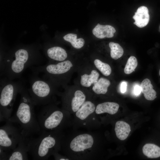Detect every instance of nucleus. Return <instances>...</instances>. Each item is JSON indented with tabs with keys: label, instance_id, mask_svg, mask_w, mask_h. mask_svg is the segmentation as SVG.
I'll use <instances>...</instances> for the list:
<instances>
[{
	"label": "nucleus",
	"instance_id": "nucleus-17",
	"mask_svg": "<svg viewBox=\"0 0 160 160\" xmlns=\"http://www.w3.org/2000/svg\"><path fill=\"white\" fill-rule=\"evenodd\" d=\"M143 152L145 156L150 158L160 157V147L154 144L147 143L143 147Z\"/></svg>",
	"mask_w": 160,
	"mask_h": 160
},
{
	"label": "nucleus",
	"instance_id": "nucleus-3",
	"mask_svg": "<svg viewBox=\"0 0 160 160\" xmlns=\"http://www.w3.org/2000/svg\"><path fill=\"white\" fill-rule=\"evenodd\" d=\"M54 132H41L37 138L30 137L29 152L34 160L47 159L55 153L59 139Z\"/></svg>",
	"mask_w": 160,
	"mask_h": 160
},
{
	"label": "nucleus",
	"instance_id": "nucleus-5",
	"mask_svg": "<svg viewBox=\"0 0 160 160\" xmlns=\"http://www.w3.org/2000/svg\"><path fill=\"white\" fill-rule=\"evenodd\" d=\"M52 83L34 74L31 78L27 89L35 105H45L51 103L53 91Z\"/></svg>",
	"mask_w": 160,
	"mask_h": 160
},
{
	"label": "nucleus",
	"instance_id": "nucleus-11",
	"mask_svg": "<svg viewBox=\"0 0 160 160\" xmlns=\"http://www.w3.org/2000/svg\"><path fill=\"white\" fill-rule=\"evenodd\" d=\"M116 30L109 25H103L98 23L92 30V33L97 38L103 39L113 37Z\"/></svg>",
	"mask_w": 160,
	"mask_h": 160
},
{
	"label": "nucleus",
	"instance_id": "nucleus-10",
	"mask_svg": "<svg viewBox=\"0 0 160 160\" xmlns=\"http://www.w3.org/2000/svg\"><path fill=\"white\" fill-rule=\"evenodd\" d=\"M135 22L134 24L139 28H143L148 24L150 19L148 8L142 6L138 8L133 17Z\"/></svg>",
	"mask_w": 160,
	"mask_h": 160
},
{
	"label": "nucleus",
	"instance_id": "nucleus-1",
	"mask_svg": "<svg viewBox=\"0 0 160 160\" xmlns=\"http://www.w3.org/2000/svg\"><path fill=\"white\" fill-rule=\"evenodd\" d=\"M19 94L20 100L17 110L8 121L19 124L24 137H30L40 133L41 129L34 111L35 105L27 89L23 86Z\"/></svg>",
	"mask_w": 160,
	"mask_h": 160
},
{
	"label": "nucleus",
	"instance_id": "nucleus-12",
	"mask_svg": "<svg viewBox=\"0 0 160 160\" xmlns=\"http://www.w3.org/2000/svg\"><path fill=\"white\" fill-rule=\"evenodd\" d=\"M46 54L49 59L60 62L65 60L68 56L66 51L58 46L48 48L46 50Z\"/></svg>",
	"mask_w": 160,
	"mask_h": 160
},
{
	"label": "nucleus",
	"instance_id": "nucleus-6",
	"mask_svg": "<svg viewBox=\"0 0 160 160\" xmlns=\"http://www.w3.org/2000/svg\"><path fill=\"white\" fill-rule=\"evenodd\" d=\"M64 118L63 112L54 107L51 103L43 106L37 117L41 132L58 128L63 122Z\"/></svg>",
	"mask_w": 160,
	"mask_h": 160
},
{
	"label": "nucleus",
	"instance_id": "nucleus-21",
	"mask_svg": "<svg viewBox=\"0 0 160 160\" xmlns=\"http://www.w3.org/2000/svg\"><path fill=\"white\" fill-rule=\"evenodd\" d=\"M77 34L71 33L65 35L63 38L65 40L70 42L74 48L80 49L84 45L85 41L82 38L77 39Z\"/></svg>",
	"mask_w": 160,
	"mask_h": 160
},
{
	"label": "nucleus",
	"instance_id": "nucleus-14",
	"mask_svg": "<svg viewBox=\"0 0 160 160\" xmlns=\"http://www.w3.org/2000/svg\"><path fill=\"white\" fill-rule=\"evenodd\" d=\"M115 131L117 137L121 140H123L128 136L131 131L130 127L126 122L119 121L116 123Z\"/></svg>",
	"mask_w": 160,
	"mask_h": 160
},
{
	"label": "nucleus",
	"instance_id": "nucleus-7",
	"mask_svg": "<svg viewBox=\"0 0 160 160\" xmlns=\"http://www.w3.org/2000/svg\"><path fill=\"white\" fill-rule=\"evenodd\" d=\"M7 121L0 128V148L7 152L12 151L24 136L21 130Z\"/></svg>",
	"mask_w": 160,
	"mask_h": 160
},
{
	"label": "nucleus",
	"instance_id": "nucleus-18",
	"mask_svg": "<svg viewBox=\"0 0 160 160\" xmlns=\"http://www.w3.org/2000/svg\"><path fill=\"white\" fill-rule=\"evenodd\" d=\"M99 76V73L96 71L93 70L89 75L85 74L81 76V84L84 87H89L92 84H95L97 81Z\"/></svg>",
	"mask_w": 160,
	"mask_h": 160
},
{
	"label": "nucleus",
	"instance_id": "nucleus-22",
	"mask_svg": "<svg viewBox=\"0 0 160 160\" xmlns=\"http://www.w3.org/2000/svg\"><path fill=\"white\" fill-rule=\"evenodd\" d=\"M109 46L111 49V56L112 59L117 60L122 56L124 53L123 49L119 44L110 42Z\"/></svg>",
	"mask_w": 160,
	"mask_h": 160
},
{
	"label": "nucleus",
	"instance_id": "nucleus-9",
	"mask_svg": "<svg viewBox=\"0 0 160 160\" xmlns=\"http://www.w3.org/2000/svg\"><path fill=\"white\" fill-rule=\"evenodd\" d=\"M30 137H23L16 148L9 153L7 160H28L27 152H29Z\"/></svg>",
	"mask_w": 160,
	"mask_h": 160
},
{
	"label": "nucleus",
	"instance_id": "nucleus-25",
	"mask_svg": "<svg viewBox=\"0 0 160 160\" xmlns=\"http://www.w3.org/2000/svg\"><path fill=\"white\" fill-rule=\"evenodd\" d=\"M9 153L0 148V160H7Z\"/></svg>",
	"mask_w": 160,
	"mask_h": 160
},
{
	"label": "nucleus",
	"instance_id": "nucleus-20",
	"mask_svg": "<svg viewBox=\"0 0 160 160\" xmlns=\"http://www.w3.org/2000/svg\"><path fill=\"white\" fill-rule=\"evenodd\" d=\"M86 96L81 90H77L74 93V96L71 102V108L74 112H76L85 102Z\"/></svg>",
	"mask_w": 160,
	"mask_h": 160
},
{
	"label": "nucleus",
	"instance_id": "nucleus-19",
	"mask_svg": "<svg viewBox=\"0 0 160 160\" xmlns=\"http://www.w3.org/2000/svg\"><path fill=\"white\" fill-rule=\"evenodd\" d=\"M111 84L108 79L101 78L94 84L92 87L93 91L97 94H105L108 91V88Z\"/></svg>",
	"mask_w": 160,
	"mask_h": 160
},
{
	"label": "nucleus",
	"instance_id": "nucleus-27",
	"mask_svg": "<svg viewBox=\"0 0 160 160\" xmlns=\"http://www.w3.org/2000/svg\"><path fill=\"white\" fill-rule=\"evenodd\" d=\"M127 84L125 82H122L120 86V90L121 92L122 93H124L126 90Z\"/></svg>",
	"mask_w": 160,
	"mask_h": 160
},
{
	"label": "nucleus",
	"instance_id": "nucleus-8",
	"mask_svg": "<svg viewBox=\"0 0 160 160\" xmlns=\"http://www.w3.org/2000/svg\"><path fill=\"white\" fill-rule=\"evenodd\" d=\"M94 140L90 135L84 134L77 136L71 141L70 147L73 151H84L92 148Z\"/></svg>",
	"mask_w": 160,
	"mask_h": 160
},
{
	"label": "nucleus",
	"instance_id": "nucleus-16",
	"mask_svg": "<svg viewBox=\"0 0 160 160\" xmlns=\"http://www.w3.org/2000/svg\"><path fill=\"white\" fill-rule=\"evenodd\" d=\"M95 110L94 104L90 101H87L84 103L76 112V115L78 118L83 120L94 112Z\"/></svg>",
	"mask_w": 160,
	"mask_h": 160
},
{
	"label": "nucleus",
	"instance_id": "nucleus-13",
	"mask_svg": "<svg viewBox=\"0 0 160 160\" xmlns=\"http://www.w3.org/2000/svg\"><path fill=\"white\" fill-rule=\"evenodd\" d=\"M119 105L118 103L112 102H105L98 104L95 111L97 114L108 113L111 115L116 113L118 111Z\"/></svg>",
	"mask_w": 160,
	"mask_h": 160
},
{
	"label": "nucleus",
	"instance_id": "nucleus-28",
	"mask_svg": "<svg viewBox=\"0 0 160 160\" xmlns=\"http://www.w3.org/2000/svg\"><path fill=\"white\" fill-rule=\"evenodd\" d=\"M159 75L160 76V69L159 70Z\"/></svg>",
	"mask_w": 160,
	"mask_h": 160
},
{
	"label": "nucleus",
	"instance_id": "nucleus-4",
	"mask_svg": "<svg viewBox=\"0 0 160 160\" xmlns=\"http://www.w3.org/2000/svg\"><path fill=\"white\" fill-rule=\"evenodd\" d=\"M20 82L13 81L5 77L0 80V119L8 121L11 117L16 96L23 87Z\"/></svg>",
	"mask_w": 160,
	"mask_h": 160
},
{
	"label": "nucleus",
	"instance_id": "nucleus-24",
	"mask_svg": "<svg viewBox=\"0 0 160 160\" xmlns=\"http://www.w3.org/2000/svg\"><path fill=\"white\" fill-rule=\"evenodd\" d=\"M137 65L136 58L134 56H130L127 60L124 68V73L129 74L134 71Z\"/></svg>",
	"mask_w": 160,
	"mask_h": 160
},
{
	"label": "nucleus",
	"instance_id": "nucleus-15",
	"mask_svg": "<svg viewBox=\"0 0 160 160\" xmlns=\"http://www.w3.org/2000/svg\"><path fill=\"white\" fill-rule=\"evenodd\" d=\"M140 87L141 91L145 98L149 100H153L156 97V93L153 89L150 80L146 78L142 82Z\"/></svg>",
	"mask_w": 160,
	"mask_h": 160
},
{
	"label": "nucleus",
	"instance_id": "nucleus-26",
	"mask_svg": "<svg viewBox=\"0 0 160 160\" xmlns=\"http://www.w3.org/2000/svg\"><path fill=\"white\" fill-rule=\"evenodd\" d=\"M141 91L140 86L137 85H135L134 88V93L135 95L137 96L139 95Z\"/></svg>",
	"mask_w": 160,
	"mask_h": 160
},
{
	"label": "nucleus",
	"instance_id": "nucleus-2",
	"mask_svg": "<svg viewBox=\"0 0 160 160\" xmlns=\"http://www.w3.org/2000/svg\"><path fill=\"white\" fill-rule=\"evenodd\" d=\"M39 63V60L29 51L20 48L0 61V75L13 80L20 78L27 68Z\"/></svg>",
	"mask_w": 160,
	"mask_h": 160
},
{
	"label": "nucleus",
	"instance_id": "nucleus-23",
	"mask_svg": "<svg viewBox=\"0 0 160 160\" xmlns=\"http://www.w3.org/2000/svg\"><path fill=\"white\" fill-rule=\"evenodd\" d=\"M94 64L96 67L104 76H109L111 72V69L107 63H103L100 60L96 59L94 61Z\"/></svg>",
	"mask_w": 160,
	"mask_h": 160
}]
</instances>
